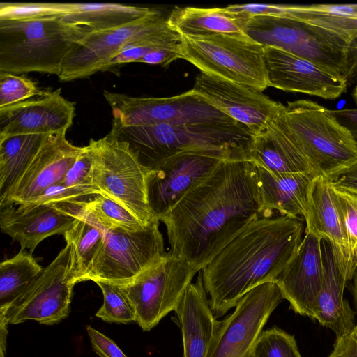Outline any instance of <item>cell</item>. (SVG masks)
I'll return each mask as SVG.
<instances>
[{
  "instance_id": "bcb514c9",
  "label": "cell",
  "mask_w": 357,
  "mask_h": 357,
  "mask_svg": "<svg viewBox=\"0 0 357 357\" xmlns=\"http://www.w3.org/2000/svg\"><path fill=\"white\" fill-rule=\"evenodd\" d=\"M352 285H351V292L354 298V301L355 304V307L357 313V268H356L353 277H352Z\"/></svg>"
},
{
  "instance_id": "cb8c5ba5",
  "label": "cell",
  "mask_w": 357,
  "mask_h": 357,
  "mask_svg": "<svg viewBox=\"0 0 357 357\" xmlns=\"http://www.w3.org/2000/svg\"><path fill=\"white\" fill-rule=\"evenodd\" d=\"M174 312L181 332L183 357H207L218 320L211 309L200 271Z\"/></svg>"
},
{
  "instance_id": "ab89813d",
  "label": "cell",
  "mask_w": 357,
  "mask_h": 357,
  "mask_svg": "<svg viewBox=\"0 0 357 357\" xmlns=\"http://www.w3.org/2000/svg\"><path fill=\"white\" fill-rule=\"evenodd\" d=\"M92 347L100 357H127L110 338L93 328L86 327Z\"/></svg>"
},
{
  "instance_id": "ba28073f",
  "label": "cell",
  "mask_w": 357,
  "mask_h": 357,
  "mask_svg": "<svg viewBox=\"0 0 357 357\" xmlns=\"http://www.w3.org/2000/svg\"><path fill=\"white\" fill-rule=\"evenodd\" d=\"M93 183L107 196L136 215L145 225L153 219L146 195L150 169L144 166L128 144L109 133L91 139Z\"/></svg>"
},
{
  "instance_id": "8992f818",
  "label": "cell",
  "mask_w": 357,
  "mask_h": 357,
  "mask_svg": "<svg viewBox=\"0 0 357 357\" xmlns=\"http://www.w3.org/2000/svg\"><path fill=\"white\" fill-rule=\"evenodd\" d=\"M181 36V59L201 73L260 91L270 86L264 47L246 34Z\"/></svg>"
},
{
  "instance_id": "ee69618b",
  "label": "cell",
  "mask_w": 357,
  "mask_h": 357,
  "mask_svg": "<svg viewBox=\"0 0 357 357\" xmlns=\"http://www.w3.org/2000/svg\"><path fill=\"white\" fill-rule=\"evenodd\" d=\"M329 112L354 136L357 135V109H329Z\"/></svg>"
},
{
  "instance_id": "7bdbcfd3",
  "label": "cell",
  "mask_w": 357,
  "mask_h": 357,
  "mask_svg": "<svg viewBox=\"0 0 357 357\" xmlns=\"http://www.w3.org/2000/svg\"><path fill=\"white\" fill-rule=\"evenodd\" d=\"M357 77V35L348 43L346 52V73L344 79L348 82Z\"/></svg>"
},
{
  "instance_id": "30bf717a",
  "label": "cell",
  "mask_w": 357,
  "mask_h": 357,
  "mask_svg": "<svg viewBox=\"0 0 357 357\" xmlns=\"http://www.w3.org/2000/svg\"><path fill=\"white\" fill-rule=\"evenodd\" d=\"M199 270L168 252L128 283L117 285L131 303L136 322L149 331L174 311Z\"/></svg>"
},
{
  "instance_id": "74e56055",
  "label": "cell",
  "mask_w": 357,
  "mask_h": 357,
  "mask_svg": "<svg viewBox=\"0 0 357 357\" xmlns=\"http://www.w3.org/2000/svg\"><path fill=\"white\" fill-rule=\"evenodd\" d=\"M93 151L88 144L84 146L83 151L69 169L61 183L66 187L91 190L102 195L100 190L93 183Z\"/></svg>"
},
{
  "instance_id": "60d3db41",
  "label": "cell",
  "mask_w": 357,
  "mask_h": 357,
  "mask_svg": "<svg viewBox=\"0 0 357 357\" xmlns=\"http://www.w3.org/2000/svg\"><path fill=\"white\" fill-rule=\"evenodd\" d=\"M328 357H357V324L351 332L336 337Z\"/></svg>"
},
{
  "instance_id": "f6af8a7d",
  "label": "cell",
  "mask_w": 357,
  "mask_h": 357,
  "mask_svg": "<svg viewBox=\"0 0 357 357\" xmlns=\"http://www.w3.org/2000/svg\"><path fill=\"white\" fill-rule=\"evenodd\" d=\"M8 324L6 317L3 314H0V357H5Z\"/></svg>"
},
{
  "instance_id": "603a6c76",
  "label": "cell",
  "mask_w": 357,
  "mask_h": 357,
  "mask_svg": "<svg viewBox=\"0 0 357 357\" xmlns=\"http://www.w3.org/2000/svg\"><path fill=\"white\" fill-rule=\"evenodd\" d=\"M153 10L108 3H36L34 6L38 19L61 18L86 35L130 23Z\"/></svg>"
},
{
  "instance_id": "d6986e66",
  "label": "cell",
  "mask_w": 357,
  "mask_h": 357,
  "mask_svg": "<svg viewBox=\"0 0 357 357\" xmlns=\"http://www.w3.org/2000/svg\"><path fill=\"white\" fill-rule=\"evenodd\" d=\"M264 47L269 86L326 100H335L347 91V82L319 66L283 50Z\"/></svg>"
},
{
  "instance_id": "277c9868",
  "label": "cell",
  "mask_w": 357,
  "mask_h": 357,
  "mask_svg": "<svg viewBox=\"0 0 357 357\" xmlns=\"http://www.w3.org/2000/svg\"><path fill=\"white\" fill-rule=\"evenodd\" d=\"M126 142L141 163L153 169L161 161L187 151H226L248 147L253 135L243 125L233 123H158L112 127L109 132Z\"/></svg>"
},
{
  "instance_id": "f1b7e54d",
  "label": "cell",
  "mask_w": 357,
  "mask_h": 357,
  "mask_svg": "<svg viewBox=\"0 0 357 357\" xmlns=\"http://www.w3.org/2000/svg\"><path fill=\"white\" fill-rule=\"evenodd\" d=\"M250 15L225 8L174 7L167 22L181 36L243 35Z\"/></svg>"
},
{
  "instance_id": "836d02e7",
  "label": "cell",
  "mask_w": 357,
  "mask_h": 357,
  "mask_svg": "<svg viewBox=\"0 0 357 357\" xmlns=\"http://www.w3.org/2000/svg\"><path fill=\"white\" fill-rule=\"evenodd\" d=\"M331 185L347 238L350 273L353 277L357 268V192Z\"/></svg>"
},
{
  "instance_id": "b9f144b4",
  "label": "cell",
  "mask_w": 357,
  "mask_h": 357,
  "mask_svg": "<svg viewBox=\"0 0 357 357\" xmlns=\"http://www.w3.org/2000/svg\"><path fill=\"white\" fill-rule=\"evenodd\" d=\"M326 178L334 187L357 192V162Z\"/></svg>"
},
{
  "instance_id": "f546056e",
  "label": "cell",
  "mask_w": 357,
  "mask_h": 357,
  "mask_svg": "<svg viewBox=\"0 0 357 357\" xmlns=\"http://www.w3.org/2000/svg\"><path fill=\"white\" fill-rule=\"evenodd\" d=\"M105 234V229L84 211L82 204L74 223L63 234L66 243L70 246V275L75 284L82 282L87 273Z\"/></svg>"
},
{
  "instance_id": "5bb4252c",
  "label": "cell",
  "mask_w": 357,
  "mask_h": 357,
  "mask_svg": "<svg viewBox=\"0 0 357 357\" xmlns=\"http://www.w3.org/2000/svg\"><path fill=\"white\" fill-rule=\"evenodd\" d=\"M70 246L66 243L40 275L0 314L11 324L35 320L52 325L66 318L75 284L70 275Z\"/></svg>"
},
{
  "instance_id": "83f0119b",
  "label": "cell",
  "mask_w": 357,
  "mask_h": 357,
  "mask_svg": "<svg viewBox=\"0 0 357 357\" xmlns=\"http://www.w3.org/2000/svg\"><path fill=\"white\" fill-rule=\"evenodd\" d=\"M265 209L293 218L305 215L314 173L275 174L255 165Z\"/></svg>"
},
{
  "instance_id": "e575fe53",
  "label": "cell",
  "mask_w": 357,
  "mask_h": 357,
  "mask_svg": "<svg viewBox=\"0 0 357 357\" xmlns=\"http://www.w3.org/2000/svg\"><path fill=\"white\" fill-rule=\"evenodd\" d=\"M103 295V304L96 316L109 323L136 322L135 310L119 286L102 281L95 282Z\"/></svg>"
},
{
  "instance_id": "7a4b0ae2",
  "label": "cell",
  "mask_w": 357,
  "mask_h": 357,
  "mask_svg": "<svg viewBox=\"0 0 357 357\" xmlns=\"http://www.w3.org/2000/svg\"><path fill=\"white\" fill-rule=\"evenodd\" d=\"M303 223L288 215L252 222L200 270L216 319L235 307L255 287L275 282L294 257Z\"/></svg>"
},
{
  "instance_id": "3957f363",
  "label": "cell",
  "mask_w": 357,
  "mask_h": 357,
  "mask_svg": "<svg viewBox=\"0 0 357 357\" xmlns=\"http://www.w3.org/2000/svg\"><path fill=\"white\" fill-rule=\"evenodd\" d=\"M85 36L61 18L0 20V72L59 76L73 45Z\"/></svg>"
},
{
  "instance_id": "e0dca14e",
  "label": "cell",
  "mask_w": 357,
  "mask_h": 357,
  "mask_svg": "<svg viewBox=\"0 0 357 357\" xmlns=\"http://www.w3.org/2000/svg\"><path fill=\"white\" fill-rule=\"evenodd\" d=\"M83 149L84 146L70 143L66 133L48 135L22 174L0 199V208L22 205L61 183Z\"/></svg>"
},
{
  "instance_id": "8d00e7d4",
  "label": "cell",
  "mask_w": 357,
  "mask_h": 357,
  "mask_svg": "<svg viewBox=\"0 0 357 357\" xmlns=\"http://www.w3.org/2000/svg\"><path fill=\"white\" fill-rule=\"evenodd\" d=\"M41 92L32 80L25 77L0 72V108L26 100Z\"/></svg>"
},
{
  "instance_id": "ffe728a7",
  "label": "cell",
  "mask_w": 357,
  "mask_h": 357,
  "mask_svg": "<svg viewBox=\"0 0 357 357\" xmlns=\"http://www.w3.org/2000/svg\"><path fill=\"white\" fill-rule=\"evenodd\" d=\"M82 202L23 207L0 208V227L3 234L17 241L22 250L34 251L44 239L64 234L74 223Z\"/></svg>"
},
{
  "instance_id": "ac0fdd59",
  "label": "cell",
  "mask_w": 357,
  "mask_h": 357,
  "mask_svg": "<svg viewBox=\"0 0 357 357\" xmlns=\"http://www.w3.org/2000/svg\"><path fill=\"white\" fill-rule=\"evenodd\" d=\"M75 116V102L60 89L42 91L31 98L0 108V140L19 135L66 133Z\"/></svg>"
},
{
  "instance_id": "7dc6e473",
  "label": "cell",
  "mask_w": 357,
  "mask_h": 357,
  "mask_svg": "<svg viewBox=\"0 0 357 357\" xmlns=\"http://www.w3.org/2000/svg\"><path fill=\"white\" fill-rule=\"evenodd\" d=\"M353 98L357 105V86L354 88L353 93H352Z\"/></svg>"
},
{
  "instance_id": "44dd1931",
  "label": "cell",
  "mask_w": 357,
  "mask_h": 357,
  "mask_svg": "<svg viewBox=\"0 0 357 357\" xmlns=\"http://www.w3.org/2000/svg\"><path fill=\"white\" fill-rule=\"evenodd\" d=\"M321 241L305 231L294 257L275 281L290 308L312 319L324 278Z\"/></svg>"
},
{
  "instance_id": "c3c4849f",
  "label": "cell",
  "mask_w": 357,
  "mask_h": 357,
  "mask_svg": "<svg viewBox=\"0 0 357 357\" xmlns=\"http://www.w3.org/2000/svg\"><path fill=\"white\" fill-rule=\"evenodd\" d=\"M354 137L355 142H356V143L357 144V135L354 136Z\"/></svg>"
},
{
  "instance_id": "d4e9b609",
  "label": "cell",
  "mask_w": 357,
  "mask_h": 357,
  "mask_svg": "<svg viewBox=\"0 0 357 357\" xmlns=\"http://www.w3.org/2000/svg\"><path fill=\"white\" fill-rule=\"evenodd\" d=\"M321 248L324 278L314 319L332 330L337 337L349 333L356 325L354 312L343 297L349 280L333 245L321 240Z\"/></svg>"
},
{
  "instance_id": "1f68e13d",
  "label": "cell",
  "mask_w": 357,
  "mask_h": 357,
  "mask_svg": "<svg viewBox=\"0 0 357 357\" xmlns=\"http://www.w3.org/2000/svg\"><path fill=\"white\" fill-rule=\"evenodd\" d=\"M43 268L31 252L22 249L0 264V313L8 309Z\"/></svg>"
},
{
  "instance_id": "4316f807",
  "label": "cell",
  "mask_w": 357,
  "mask_h": 357,
  "mask_svg": "<svg viewBox=\"0 0 357 357\" xmlns=\"http://www.w3.org/2000/svg\"><path fill=\"white\" fill-rule=\"evenodd\" d=\"M240 12L302 20L335 32L349 40L357 35V4L311 6L239 4Z\"/></svg>"
},
{
  "instance_id": "4fadbf2b",
  "label": "cell",
  "mask_w": 357,
  "mask_h": 357,
  "mask_svg": "<svg viewBox=\"0 0 357 357\" xmlns=\"http://www.w3.org/2000/svg\"><path fill=\"white\" fill-rule=\"evenodd\" d=\"M283 300L275 282L261 284L248 292L231 314L218 321L207 357H253L265 324Z\"/></svg>"
},
{
  "instance_id": "7c38bea8",
  "label": "cell",
  "mask_w": 357,
  "mask_h": 357,
  "mask_svg": "<svg viewBox=\"0 0 357 357\" xmlns=\"http://www.w3.org/2000/svg\"><path fill=\"white\" fill-rule=\"evenodd\" d=\"M248 148L187 151L159 162L146 178V195L153 218L160 220L200 180L224 159L247 157Z\"/></svg>"
},
{
  "instance_id": "9a60e30c",
  "label": "cell",
  "mask_w": 357,
  "mask_h": 357,
  "mask_svg": "<svg viewBox=\"0 0 357 357\" xmlns=\"http://www.w3.org/2000/svg\"><path fill=\"white\" fill-rule=\"evenodd\" d=\"M167 22V17L153 9L149 15L130 23L88 33L73 45L58 77L62 82H68L103 71L128 43Z\"/></svg>"
},
{
  "instance_id": "8fae6325",
  "label": "cell",
  "mask_w": 357,
  "mask_h": 357,
  "mask_svg": "<svg viewBox=\"0 0 357 357\" xmlns=\"http://www.w3.org/2000/svg\"><path fill=\"white\" fill-rule=\"evenodd\" d=\"M103 95L112 109V127L237 123L192 89L167 98L132 97L107 91Z\"/></svg>"
},
{
  "instance_id": "2e32d148",
  "label": "cell",
  "mask_w": 357,
  "mask_h": 357,
  "mask_svg": "<svg viewBox=\"0 0 357 357\" xmlns=\"http://www.w3.org/2000/svg\"><path fill=\"white\" fill-rule=\"evenodd\" d=\"M192 89L253 135L262 131L285 108L262 91L203 73L196 77Z\"/></svg>"
},
{
  "instance_id": "484cf974",
  "label": "cell",
  "mask_w": 357,
  "mask_h": 357,
  "mask_svg": "<svg viewBox=\"0 0 357 357\" xmlns=\"http://www.w3.org/2000/svg\"><path fill=\"white\" fill-rule=\"evenodd\" d=\"M304 218L305 231L333 245L348 280H351L347 238L331 185L326 177L320 175L314 179Z\"/></svg>"
},
{
  "instance_id": "52a82bcc",
  "label": "cell",
  "mask_w": 357,
  "mask_h": 357,
  "mask_svg": "<svg viewBox=\"0 0 357 357\" xmlns=\"http://www.w3.org/2000/svg\"><path fill=\"white\" fill-rule=\"evenodd\" d=\"M252 40L307 59L344 79L349 40L312 24L287 17L250 15L244 29Z\"/></svg>"
},
{
  "instance_id": "9c48e42d",
  "label": "cell",
  "mask_w": 357,
  "mask_h": 357,
  "mask_svg": "<svg viewBox=\"0 0 357 357\" xmlns=\"http://www.w3.org/2000/svg\"><path fill=\"white\" fill-rule=\"evenodd\" d=\"M160 220L144 229H105V238L82 282L102 281L116 285L129 282L166 255Z\"/></svg>"
},
{
  "instance_id": "6da1fadb",
  "label": "cell",
  "mask_w": 357,
  "mask_h": 357,
  "mask_svg": "<svg viewBox=\"0 0 357 357\" xmlns=\"http://www.w3.org/2000/svg\"><path fill=\"white\" fill-rule=\"evenodd\" d=\"M263 204L255 165L222 160L160 221L171 255L202 270L254 220L272 217Z\"/></svg>"
},
{
  "instance_id": "d6a6232c",
  "label": "cell",
  "mask_w": 357,
  "mask_h": 357,
  "mask_svg": "<svg viewBox=\"0 0 357 357\" xmlns=\"http://www.w3.org/2000/svg\"><path fill=\"white\" fill-rule=\"evenodd\" d=\"M82 208L105 229L121 228L135 231L142 230L146 226L121 204L103 195H95L84 202Z\"/></svg>"
},
{
  "instance_id": "4dcf8cb0",
  "label": "cell",
  "mask_w": 357,
  "mask_h": 357,
  "mask_svg": "<svg viewBox=\"0 0 357 357\" xmlns=\"http://www.w3.org/2000/svg\"><path fill=\"white\" fill-rule=\"evenodd\" d=\"M50 135H19L0 140V199L22 174Z\"/></svg>"
},
{
  "instance_id": "d590c367",
  "label": "cell",
  "mask_w": 357,
  "mask_h": 357,
  "mask_svg": "<svg viewBox=\"0 0 357 357\" xmlns=\"http://www.w3.org/2000/svg\"><path fill=\"white\" fill-rule=\"evenodd\" d=\"M253 357H302L296 339L273 326L263 331L255 344Z\"/></svg>"
},
{
  "instance_id": "7402d4cb",
  "label": "cell",
  "mask_w": 357,
  "mask_h": 357,
  "mask_svg": "<svg viewBox=\"0 0 357 357\" xmlns=\"http://www.w3.org/2000/svg\"><path fill=\"white\" fill-rule=\"evenodd\" d=\"M284 109L262 131L253 135L248 149V159L255 165L275 174H318L289 128Z\"/></svg>"
},
{
  "instance_id": "5b68a950",
  "label": "cell",
  "mask_w": 357,
  "mask_h": 357,
  "mask_svg": "<svg viewBox=\"0 0 357 357\" xmlns=\"http://www.w3.org/2000/svg\"><path fill=\"white\" fill-rule=\"evenodd\" d=\"M284 116L312 167L328 177L357 162V144L351 132L325 107L310 100L288 102Z\"/></svg>"
},
{
  "instance_id": "f35d334b",
  "label": "cell",
  "mask_w": 357,
  "mask_h": 357,
  "mask_svg": "<svg viewBox=\"0 0 357 357\" xmlns=\"http://www.w3.org/2000/svg\"><path fill=\"white\" fill-rule=\"evenodd\" d=\"M97 192L66 187L58 183L46 189L41 195L19 206L28 207L38 205L53 204L65 202H83L86 201Z\"/></svg>"
}]
</instances>
